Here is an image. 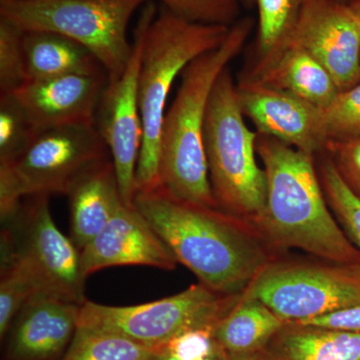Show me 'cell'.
Instances as JSON below:
<instances>
[{"mask_svg":"<svg viewBox=\"0 0 360 360\" xmlns=\"http://www.w3.org/2000/svg\"><path fill=\"white\" fill-rule=\"evenodd\" d=\"M134 205L177 262L219 295H243L270 262L264 243L245 229V220L219 208L179 200L162 186L139 191Z\"/></svg>","mask_w":360,"mask_h":360,"instance_id":"6da1fadb","label":"cell"},{"mask_svg":"<svg viewBox=\"0 0 360 360\" xmlns=\"http://www.w3.org/2000/svg\"><path fill=\"white\" fill-rule=\"evenodd\" d=\"M257 153L266 176L264 212L257 225L266 238L328 262L360 264V251L326 201L314 155L260 134Z\"/></svg>","mask_w":360,"mask_h":360,"instance_id":"7a4b0ae2","label":"cell"},{"mask_svg":"<svg viewBox=\"0 0 360 360\" xmlns=\"http://www.w3.org/2000/svg\"><path fill=\"white\" fill-rule=\"evenodd\" d=\"M255 21L240 18L217 49L194 59L182 71L174 103L161 131V186L179 200L219 208L210 184L205 148L208 103L221 73L245 49Z\"/></svg>","mask_w":360,"mask_h":360,"instance_id":"3957f363","label":"cell"},{"mask_svg":"<svg viewBox=\"0 0 360 360\" xmlns=\"http://www.w3.org/2000/svg\"><path fill=\"white\" fill-rule=\"evenodd\" d=\"M231 27L194 22L167 7H158L146 33L139 71L143 139L136 170L137 193L161 186V131L174 80L194 59L220 46Z\"/></svg>","mask_w":360,"mask_h":360,"instance_id":"277c9868","label":"cell"},{"mask_svg":"<svg viewBox=\"0 0 360 360\" xmlns=\"http://www.w3.org/2000/svg\"><path fill=\"white\" fill-rule=\"evenodd\" d=\"M231 68L221 73L208 103L205 148L219 210L257 224L264 212L266 176L255 155L258 134L245 123Z\"/></svg>","mask_w":360,"mask_h":360,"instance_id":"5b68a950","label":"cell"},{"mask_svg":"<svg viewBox=\"0 0 360 360\" xmlns=\"http://www.w3.org/2000/svg\"><path fill=\"white\" fill-rule=\"evenodd\" d=\"M149 0H0V18L23 32H49L75 40L117 79L129 65L127 28Z\"/></svg>","mask_w":360,"mask_h":360,"instance_id":"8992f818","label":"cell"},{"mask_svg":"<svg viewBox=\"0 0 360 360\" xmlns=\"http://www.w3.org/2000/svg\"><path fill=\"white\" fill-rule=\"evenodd\" d=\"M96 124L53 127L35 134L15 160L0 165V217L6 221L23 200L65 194L82 174L110 158Z\"/></svg>","mask_w":360,"mask_h":360,"instance_id":"52a82bcc","label":"cell"},{"mask_svg":"<svg viewBox=\"0 0 360 360\" xmlns=\"http://www.w3.org/2000/svg\"><path fill=\"white\" fill-rule=\"evenodd\" d=\"M22 201L15 214L2 222L1 258L13 257L39 283L40 291L82 305L85 277L80 250L56 226L49 196Z\"/></svg>","mask_w":360,"mask_h":360,"instance_id":"ba28073f","label":"cell"},{"mask_svg":"<svg viewBox=\"0 0 360 360\" xmlns=\"http://www.w3.org/2000/svg\"><path fill=\"white\" fill-rule=\"evenodd\" d=\"M239 295L226 296L193 284L177 295L142 304L110 307L86 300L78 328L104 331L160 347L191 329L215 326Z\"/></svg>","mask_w":360,"mask_h":360,"instance_id":"9c48e42d","label":"cell"},{"mask_svg":"<svg viewBox=\"0 0 360 360\" xmlns=\"http://www.w3.org/2000/svg\"><path fill=\"white\" fill-rule=\"evenodd\" d=\"M243 295L285 322L307 321L360 304V264L270 262Z\"/></svg>","mask_w":360,"mask_h":360,"instance_id":"30bf717a","label":"cell"},{"mask_svg":"<svg viewBox=\"0 0 360 360\" xmlns=\"http://www.w3.org/2000/svg\"><path fill=\"white\" fill-rule=\"evenodd\" d=\"M158 8L153 0L142 7L129 65L117 79L108 80L96 115V127L110 150L122 200L129 206H134L137 193L136 170L143 139L139 94L142 51Z\"/></svg>","mask_w":360,"mask_h":360,"instance_id":"8fae6325","label":"cell"},{"mask_svg":"<svg viewBox=\"0 0 360 360\" xmlns=\"http://www.w3.org/2000/svg\"><path fill=\"white\" fill-rule=\"evenodd\" d=\"M288 44L316 58L340 91L359 82L360 18L349 4L338 0H302Z\"/></svg>","mask_w":360,"mask_h":360,"instance_id":"7c38bea8","label":"cell"},{"mask_svg":"<svg viewBox=\"0 0 360 360\" xmlns=\"http://www.w3.org/2000/svg\"><path fill=\"white\" fill-rule=\"evenodd\" d=\"M238 92L243 115L258 134L274 137L309 155L323 153L328 139L321 108L255 80H241Z\"/></svg>","mask_w":360,"mask_h":360,"instance_id":"4fadbf2b","label":"cell"},{"mask_svg":"<svg viewBox=\"0 0 360 360\" xmlns=\"http://www.w3.org/2000/svg\"><path fill=\"white\" fill-rule=\"evenodd\" d=\"M85 277L97 270L144 265L174 270L176 257L134 206L122 205L103 231L80 250Z\"/></svg>","mask_w":360,"mask_h":360,"instance_id":"5bb4252c","label":"cell"},{"mask_svg":"<svg viewBox=\"0 0 360 360\" xmlns=\"http://www.w3.org/2000/svg\"><path fill=\"white\" fill-rule=\"evenodd\" d=\"M108 73L68 75L25 82L13 92L35 131L75 124H96Z\"/></svg>","mask_w":360,"mask_h":360,"instance_id":"9a60e30c","label":"cell"},{"mask_svg":"<svg viewBox=\"0 0 360 360\" xmlns=\"http://www.w3.org/2000/svg\"><path fill=\"white\" fill-rule=\"evenodd\" d=\"M80 307L44 291L33 295L7 333L6 360L60 359L77 333Z\"/></svg>","mask_w":360,"mask_h":360,"instance_id":"2e32d148","label":"cell"},{"mask_svg":"<svg viewBox=\"0 0 360 360\" xmlns=\"http://www.w3.org/2000/svg\"><path fill=\"white\" fill-rule=\"evenodd\" d=\"M70 238L80 250L96 238L124 205L112 160L90 168L66 193Z\"/></svg>","mask_w":360,"mask_h":360,"instance_id":"e0dca14e","label":"cell"},{"mask_svg":"<svg viewBox=\"0 0 360 360\" xmlns=\"http://www.w3.org/2000/svg\"><path fill=\"white\" fill-rule=\"evenodd\" d=\"M246 79L290 92L323 110L340 90L323 65L304 49L288 44L274 58L255 66Z\"/></svg>","mask_w":360,"mask_h":360,"instance_id":"ac0fdd59","label":"cell"},{"mask_svg":"<svg viewBox=\"0 0 360 360\" xmlns=\"http://www.w3.org/2000/svg\"><path fill=\"white\" fill-rule=\"evenodd\" d=\"M26 82L68 75L103 73V66L84 45L49 32H25Z\"/></svg>","mask_w":360,"mask_h":360,"instance_id":"d6986e66","label":"cell"},{"mask_svg":"<svg viewBox=\"0 0 360 360\" xmlns=\"http://www.w3.org/2000/svg\"><path fill=\"white\" fill-rule=\"evenodd\" d=\"M285 323L264 302L241 295L215 324L214 335L231 359H236L264 347Z\"/></svg>","mask_w":360,"mask_h":360,"instance_id":"ffe728a7","label":"cell"},{"mask_svg":"<svg viewBox=\"0 0 360 360\" xmlns=\"http://www.w3.org/2000/svg\"><path fill=\"white\" fill-rule=\"evenodd\" d=\"M276 335L279 360H360V333L286 322Z\"/></svg>","mask_w":360,"mask_h":360,"instance_id":"44dd1931","label":"cell"},{"mask_svg":"<svg viewBox=\"0 0 360 360\" xmlns=\"http://www.w3.org/2000/svg\"><path fill=\"white\" fill-rule=\"evenodd\" d=\"M257 7L255 66L266 63L290 42L302 0H255Z\"/></svg>","mask_w":360,"mask_h":360,"instance_id":"7402d4cb","label":"cell"},{"mask_svg":"<svg viewBox=\"0 0 360 360\" xmlns=\"http://www.w3.org/2000/svg\"><path fill=\"white\" fill-rule=\"evenodd\" d=\"M158 350L113 333L77 328L59 360H153Z\"/></svg>","mask_w":360,"mask_h":360,"instance_id":"603a6c76","label":"cell"},{"mask_svg":"<svg viewBox=\"0 0 360 360\" xmlns=\"http://www.w3.org/2000/svg\"><path fill=\"white\" fill-rule=\"evenodd\" d=\"M319 176L331 212L360 251V196L343 179L330 158L321 160Z\"/></svg>","mask_w":360,"mask_h":360,"instance_id":"cb8c5ba5","label":"cell"},{"mask_svg":"<svg viewBox=\"0 0 360 360\" xmlns=\"http://www.w3.org/2000/svg\"><path fill=\"white\" fill-rule=\"evenodd\" d=\"M0 270V338L4 340L20 310L40 288L32 272L15 258L1 264Z\"/></svg>","mask_w":360,"mask_h":360,"instance_id":"d4e9b609","label":"cell"},{"mask_svg":"<svg viewBox=\"0 0 360 360\" xmlns=\"http://www.w3.org/2000/svg\"><path fill=\"white\" fill-rule=\"evenodd\" d=\"M214 326L187 330L158 347L153 360H231L214 335Z\"/></svg>","mask_w":360,"mask_h":360,"instance_id":"484cf974","label":"cell"},{"mask_svg":"<svg viewBox=\"0 0 360 360\" xmlns=\"http://www.w3.org/2000/svg\"><path fill=\"white\" fill-rule=\"evenodd\" d=\"M35 134L13 94H0V165L18 158Z\"/></svg>","mask_w":360,"mask_h":360,"instance_id":"4316f807","label":"cell"},{"mask_svg":"<svg viewBox=\"0 0 360 360\" xmlns=\"http://www.w3.org/2000/svg\"><path fill=\"white\" fill-rule=\"evenodd\" d=\"M23 35L20 27L0 18V94H13L27 80Z\"/></svg>","mask_w":360,"mask_h":360,"instance_id":"83f0119b","label":"cell"},{"mask_svg":"<svg viewBox=\"0 0 360 360\" xmlns=\"http://www.w3.org/2000/svg\"><path fill=\"white\" fill-rule=\"evenodd\" d=\"M322 115L328 142L360 137V80L340 91L335 101L322 110Z\"/></svg>","mask_w":360,"mask_h":360,"instance_id":"f1b7e54d","label":"cell"},{"mask_svg":"<svg viewBox=\"0 0 360 360\" xmlns=\"http://www.w3.org/2000/svg\"><path fill=\"white\" fill-rule=\"evenodd\" d=\"M172 13L206 25L232 26L240 20L238 0H158Z\"/></svg>","mask_w":360,"mask_h":360,"instance_id":"f546056e","label":"cell"},{"mask_svg":"<svg viewBox=\"0 0 360 360\" xmlns=\"http://www.w3.org/2000/svg\"><path fill=\"white\" fill-rule=\"evenodd\" d=\"M323 153H328L338 172L355 193H360V137L329 141Z\"/></svg>","mask_w":360,"mask_h":360,"instance_id":"4dcf8cb0","label":"cell"},{"mask_svg":"<svg viewBox=\"0 0 360 360\" xmlns=\"http://www.w3.org/2000/svg\"><path fill=\"white\" fill-rule=\"evenodd\" d=\"M291 323L302 326L349 331V333H360V304L335 310V311L329 312L328 314L314 317V319L291 322Z\"/></svg>","mask_w":360,"mask_h":360,"instance_id":"1f68e13d","label":"cell"},{"mask_svg":"<svg viewBox=\"0 0 360 360\" xmlns=\"http://www.w3.org/2000/svg\"><path fill=\"white\" fill-rule=\"evenodd\" d=\"M348 4L352 7V11L360 18V0H350Z\"/></svg>","mask_w":360,"mask_h":360,"instance_id":"d6a6232c","label":"cell"},{"mask_svg":"<svg viewBox=\"0 0 360 360\" xmlns=\"http://www.w3.org/2000/svg\"><path fill=\"white\" fill-rule=\"evenodd\" d=\"M239 4L246 9H251L253 6H255V0H238Z\"/></svg>","mask_w":360,"mask_h":360,"instance_id":"836d02e7","label":"cell"},{"mask_svg":"<svg viewBox=\"0 0 360 360\" xmlns=\"http://www.w3.org/2000/svg\"><path fill=\"white\" fill-rule=\"evenodd\" d=\"M338 1L343 2V4H348L350 0H338Z\"/></svg>","mask_w":360,"mask_h":360,"instance_id":"e575fe53","label":"cell"},{"mask_svg":"<svg viewBox=\"0 0 360 360\" xmlns=\"http://www.w3.org/2000/svg\"><path fill=\"white\" fill-rule=\"evenodd\" d=\"M234 360H253V359H243H243H234Z\"/></svg>","mask_w":360,"mask_h":360,"instance_id":"d590c367","label":"cell"}]
</instances>
